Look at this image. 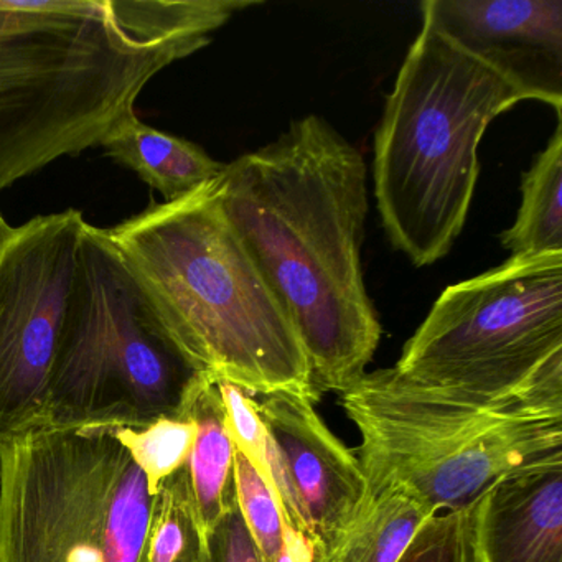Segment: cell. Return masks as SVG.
<instances>
[{"mask_svg": "<svg viewBox=\"0 0 562 562\" xmlns=\"http://www.w3.org/2000/svg\"><path fill=\"white\" fill-rule=\"evenodd\" d=\"M229 225L294 324L318 393L367 373L381 324L364 285L368 216L361 154L311 114L216 179Z\"/></svg>", "mask_w": 562, "mask_h": 562, "instance_id": "cell-1", "label": "cell"}, {"mask_svg": "<svg viewBox=\"0 0 562 562\" xmlns=\"http://www.w3.org/2000/svg\"><path fill=\"white\" fill-rule=\"evenodd\" d=\"M256 0H0V190L104 139Z\"/></svg>", "mask_w": 562, "mask_h": 562, "instance_id": "cell-2", "label": "cell"}, {"mask_svg": "<svg viewBox=\"0 0 562 562\" xmlns=\"http://www.w3.org/2000/svg\"><path fill=\"white\" fill-rule=\"evenodd\" d=\"M108 233L205 373L255 397L321 400L301 337L223 213L216 180Z\"/></svg>", "mask_w": 562, "mask_h": 562, "instance_id": "cell-3", "label": "cell"}, {"mask_svg": "<svg viewBox=\"0 0 562 562\" xmlns=\"http://www.w3.org/2000/svg\"><path fill=\"white\" fill-rule=\"evenodd\" d=\"M526 100L508 80L424 21L374 139V199L394 248L434 265L462 233L479 180L480 140Z\"/></svg>", "mask_w": 562, "mask_h": 562, "instance_id": "cell-4", "label": "cell"}, {"mask_svg": "<svg viewBox=\"0 0 562 562\" xmlns=\"http://www.w3.org/2000/svg\"><path fill=\"white\" fill-rule=\"evenodd\" d=\"M206 374L108 229L87 223L41 427L139 429L187 417Z\"/></svg>", "mask_w": 562, "mask_h": 562, "instance_id": "cell-5", "label": "cell"}, {"mask_svg": "<svg viewBox=\"0 0 562 562\" xmlns=\"http://www.w3.org/2000/svg\"><path fill=\"white\" fill-rule=\"evenodd\" d=\"M341 396L368 486H407L434 512L465 508L515 473L562 463V400L473 406L364 373Z\"/></svg>", "mask_w": 562, "mask_h": 562, "instance_id": "cell-6", "label": "cell"}, {"mask_svg": "<svg viewBox=\"0 0 562 562\" xmlns=\"http://www.w3.org/2000/svg\"><path fill=\"white\" fill-rule=\"evenodd\" d=\"M391 370L473 406L562 400V252L509 258L447 288Z\"/></svg>", "mask_w": 562, "mask_h": 562, "instance_id": "cell-7", "label": "cell"}, {"mask_svg": "<svg viewBox=\"0 0 562 562\" xmlns=\"http://www.w3.org/2000/svg\"><path fill=\"white\" fill-rule=\"evenodd\" d=\"M153 508L108 427L0 440V562H147Z\"/></svg>", "mask_w": 562, "mask_h": 562, "instance_id": "cell-8", "label": "cell"}, {"mask_svg": "<svg viewBox=\"0 0 562 562\" xmlns=\"http://www.w3.org/2000/svg\"><path fill=\"white\" fill-rule=\"evenodd\" d=\"M85 226L65 210L12 228L0 246V440L44 420Z\"/></svg>", "mask_w": 562, "mask_h": 562, "instance_id": "cell-9", "label": "cell"}, {"mask_svg": "<svg viewBox=\"0 0 562 562\" xmlns=\"http://www.w3.org/2000/svg\"><path fill=\"white\" fill-rule=\"evenodd\" d=\"M424 21L518 88L562 113V0H426Z\"/></svg>", "mask_w": 562, "mask_h": 562, "instance_id": "cell-10", "label": "cell"}, {"mask_svg": "<svg viewBox=\"0 0 562 562\" xmlns=\"http://www.w3.org/2000/svg\"><path fill=\"white\" fill-rule=\"evenodd\" d=\"M265 423L314 548L330 542L353 519L368 493L367 476L348 449L322 420L315 401L304 394L256 396Z\"/></svg>", "mask_w": 562, "mask_h": 562, "instance_id": "cell-11", "label": "cell"}, {"mask_svg": "<svg viewBox=\"0 0 562 562\" xmlns=\"http://www.w3.org/2000/svg\"><path fill=\"white\" fill-rule=\"evenodd\" d=\"M483 562H562V463L505 476L483 496Z\"/></svg>", "mask_w": 562, "mask_h": 562, "instance_id": "cell-12", "label": "cell"}, {"mask_svg": "<svg viewBox=\"0 0 562 562\" xmlns=\"http://www.w3.org/2000/svg\"><path fill=\"white\" fill-rule=\"evenodd\" d=\"M108 156L134 170L147 186L176 202L215 182L226 164L216 162L202 147L127 117L101 143Z\"/></svg>", "mask_w": 562, "mask_h": 562, "instance_id": "cell-13", "label": "cell"}, {"mask_svg": "<svg viewBox=\"0 0 562 562\" xmlns=\"http://www.w3.org/2000/svg\"><path fill=\"white\" fill-rule=\"evenodd\" d=\"M437 515L407 486H368L360 509L311 562H397L420 526Z\"/></svg>", "mask_w": 562, "mask_h": 562, "instance_id": "cell-14", "label": "cell"}, {"mask_svg": "<svg viewBox=\"0 0 562 562\" xmlns=\"http://www.w3.org/2000/svg\"><path fill=\"white\" fill-rule=\"evenodd\" d=\"M187 417L195 423L196 437L186 469L200 531L205 536L236 502V447L225 404L212 374H206L196 391Z\"/></svg>", "mask_w": 562, "mask_h": 562, "instance_id": "cell-15", "label": "cell"}, {"mask_svg": "<svg viewBox=\"0 0 562 562\" xmlns=\"http://www.w3.org/2000/svg\"><path fill=\"white\" fill-rule=\"evenodd\" d=\"M521 206L515 225L502 235L509 258L562 252V126L522 177Z\"/></svg>", "mask_w": 562, "mask_h": 562, "instance_id": "cell-16", "label": "cell"}, {"mask_svg": "<svg viewBox=\"0 0 562 562\" xmlns=\"http://www.w3.org/2000/svg\"><path fill=\"white\" fill-rule=\"evenodd\" d=\"M202 542L189 473L182 467L164 480L154 495L147 562H199Z\"/></svg>", "mask_w": 562, "mask_h": 562, "instance_id": "cell-17", "label": "cell"}, {"mask_svg": "<svg viewBox=\"0 0 562 562\" xmlns=\"http://www.w3.org/2000/svg\"><path fill=\"white\" fill-rule=\"evenodd\" d=\"M108 429L123 443L131 459L146 476L150 495H156L164 480L187 465L196 437L192 417H164L139 429Z\"/></svg>", "mask_w": 562, "mask_h": 562, "instance_id": "cell-18", "label": "cell"}, {"mask_svg": "<svg viewBox=\"0 0 562 562\" xmlns=\"http://www.w3.org/2000/svg\"><path fill=\"white\" fill-rule=\"evenodd\" d=\"M483 496L465 508L430 516L397 562H483L480 552Z\"/></svg>", "mask_w": 562, "mask_h": 562, "instance_id": "cell-19", "label": "cell"}, {"mask_svg": "<svg viewBox=\"0 0 562 562\" xmlns=\"http://www.w3.org/2000/svg\"><path fill=\"white\" fill-rule=\"evenodd\" d=\"M235 492L239 513L265 562H278L285 546L281 505L265 476L239 450L235 453Z\"/></svg>", "mask_w": 562, "mask_h": 562, "instance_id": "cell-20", "label": "cell"}, {"mask_svg": "<svg viewBox=\"0 0 562 562\" xmlns=\"http://www.w3.org/2000/svg\"><path fill=\"white\" fill-rule=\"evenodd\" d=\"M199 562H265L239 513L238 503H233L203 536Z\"/></svg>", "mask_w": 562, "mask_h": 562, "instance_id": "cell-21", "label": "cell"}, {"mask_svg": "<svg viewBox=\"0 0 562 562\" xmlns=\"http://www.w3.org/2000/svg\"><path fill=\"white\" fill-rule=\"evenodd\" d=\"M312 554H314V544L301 532L288 528L284 551L278 562H311Z\"/></svg>", "mask_w": 562, "mask_h": 562, "instance_id": "cell-22", "label": "cell"}, {"mask_svg": "<svg viewBox=\"0 0 562 562\" xmlns=\"http://www.w3.org/2000/svg\"><path fill=\"white\" fill-rule=\"evenodd\" d=\"M12 226H9V223L5 222L4 215L0 212V246L4 245L5 239L11 235Z\"/></svg>", "mask_w": 562, "mask_h": 562, "instance_id": "cell-23", "label": "cell"}]
</instances>
